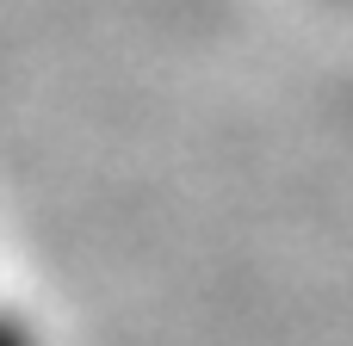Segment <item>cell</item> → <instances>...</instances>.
Here are the masks:
<instances>
[{"instance_id": "1", "label": "cell", "mask_w": 353, "mask_h": 346, "mask_svg": "<svg viewBox=\"0 0 353 346\" xmlns=\"http://www.w3.org/2000/svg\"><path fill=\"white\" fill-rule=\"evenodd\" d=\"M0 346H43V334H37V322L25 310L0 303Z\"/></svg>"}]
</instances>
